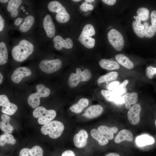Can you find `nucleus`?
I'll use <instances>...</instances> for the list:
<instances>
[{
    "label": "nucleus",
    "instance_id": "f257e3e1",
    "mask_svg": "<svg viewBox=\"0 0 156 156\" xmlns=\"http://www.w3.org/2000/svg\"><path fill=\"white\" fill-rule=\"evenodd\" d=\"M34 46L32 43L25 39L21 40L12 50V55L16 61L22 62L26 59L33 53Z\"/></svg>",
    "mask_w": 156,
    "mask_h": 156
},
{
    "label": "nucleus",
    "instance_id": "f03ea898",
    "mask_svg": "<svg viewBox=\"0 0 156 156\" xmlns=\"http://www.w3.org/2000/svg\"><path fill=\"white\" fill-rule=\"evenodd\" d=\"M64 129V125L61 122L53 120L44 125L41 128V131L44 135L48 134L51 138L56 139L60 136Z\"/></svg>",
    "mask_w": 156,
    "mask_h": 156
},
{
    "label": "nucleus",
    "instance_id": "7ed1b4c3",
    "mask_svg": "<svg viewBox=\"0 0 156 156\" xmlns=\"http://www.w3.org/2000/svg\"><path fill=\"white\" fill-rule=\"evenodd\" d=\"M36 88L37 92L31 94L27 100L28 104L33 108H37L39 105L40 98L48 97L50 93L49 89L43 84H38Z\"/></svg>",
    "mask_w": 156,
    "mask_h": 156
},
{
    "label": "nucleus",
    "instance_id": "20e7f679",
    "mask_svg": "<svg viewBox=\"0 0 156 156\" xmlns=\"http://www.w3.org/2000/svg\"><path fill=\"white\" fill-rule=\"evenodd\" d=\"M48 8L49 11L57 13L55 17L58 22L65 23L70 19L69 14L65 8L58 1H54L50 2L48 5Z\"/></svg>",
    "mask_w": 156,
    "mask_h": 156
},
{
    "label": "nucleus",
    "instance_id": "39448f33",
    "mask_svg": "<svg viewBox=\"0 0 156 156\" xmlns=\"http://www.w3.org/2000/svg\"><path fill=\"white\" fill-rule=\"evenodd\" d=\"M76 73H72L70 75L68 80L69 86L72 88L76 87L80 81H88L92 77L90 70L85 69L83 71L77 68L76 69Z\"/></svg>",
    "mask_w": 156,
    "mask_h": 156
},
{
    "label": "nucleus",
    "instance_id": "423d86ee",
    "mask_svg": "<svg viewBox=\"0 0 156 156\" xmlns=\"http://www.w3.org/2000/svg\"><path fill=\"white\" fill-rule=\"evenodd\" d=\"M107 38L109 42L116 50L120 51L123 49L125 44L123 38L118 30L111 29L107 34Z\"/></svg>",
    "mask_w": 156,
    "mask_h": 156
},
{
    "label": "nucleus",
    "instance_id": "0eeeda50",
    "mask_svg": "<svg viewBox=\"0 0 156 156\" xmlns=\"http://www.w3.org/2000/svg\"><path fill=\"white\" fill-rule=\"evenodd\" d=\"M62 63L59 59L52 60H44L41 61L39 64L40 69L46 73H54L61 67Z\"/></svg>",
    "mask_w": 156,
    "mask_h": 156
},
{
    "label": "nucleus",
    "instance_id": "6e6552de",
    "mask_svg": "<svg viewBox=\"0 0 156 156\" xmlns=\"http://www.w3.org/2000/svg\"><path fill=\"white\" fill-rule=\"evenodd\" d=\"M0 106L2 107V113L10 115L13 114L18 109L17 106L10 102L7 96L3 94L0 95Z\"/></svg>",
    "mask_w": 156,
    "mask_h": 156
},
{
    "label": "nucleus",
    "instance_id": "1a4fd4ad",
    "mask_svg": "<svg viewBox=\"0 0 156 156\" xmlns=\"http://www.w3.org/2000/svg\"><path fill=\"white\" fill-rule=\"evenodd\" d=\"M31 74V71L29 68L24 66L20 67L17 68L14 71L11 78L14 82L18 83L21 81L23 77L30 76Z\"/></svg>",
    "mask_w": 156,
    "mask_h": 156
},
{
    "label": "nucleus",
    "instance_id": "9d476101",
    "mask_svg": "<svg viewBox=\"0 0 156 156\" xmlns=\"http://www.w3.org/2000/svg\"><path fill=\"white\" fill-rule=\"evenodd\" d=\"M141 107L140 105L136 103L129 109L127 113L128 120L133 125L138 124L140 120V114Z\"/></svg>",
    "mask_w": 156,
    "mask_h": 156
},
{
    "label": "nucleus",
    "instance_id": "9b49d317",
    "mask_svg": "<svg viewBox=\"0 0 156 156\" xmlns=\"http://www.w3.org/2000/svg\"><path fill=\"white\" fill-rule=\"evenodd\" d=\"M53 40L54 47L57 50H60L62 47L70 49L73 47V42L70 38L64 40L61 36L57 35L55 36Z\"/></svg>",
    "mask_w": 156,
    "mask_h": 156
},
{
    "label": "nucleus",
    "instance_id": "f8f14e48",
    "mask_svg": "<svg viewBox=\"0 0 156 156\" xmlns=\"http://www.w3.org/2000/svg\"><path fill=\"white\" fill-rule=\"evenodd\" d=\"M43 26L47 36L49 38L53 37L55 34V28L51 16L47 14L43 20Z\"/></svg>",
    "mask_w": 156,
    "mask_h": 156
},
{
    "label": "nucleus",
    "instance_id": "ddd939ff",
    "mask_svg": "<svg viewBox=\"0 0 156 156\" xmlns=\"http://www.w3.org/2000/svg\"><path fill=\"white\" fill-rule=\"evenodd\" d=\"M88 135L86 131L82 129L74 136L73 140L75 146L79 148H82L86 145Z\"/></svg>",
    "mask_w": 156,
    "mask_h": 156
},
{
    "label": "nucleus",
    "instance_id": "4468645a",
    "mask_svg": "<svg viewBox=\"0 0 156 156\" xmlns=\"http://www.w3.org/2000/svg\"><path fill=\"white\" fill-rule=\"evenodd\" d=\"M103 107L99 105H92L86 109L83 116L86 118L91 119L97 117L103 112Z\"/></svg>",
    "mask_w": 156,
    "mask_h": 156
},
{
    "label": "nucleus",
    "instance_id": "2eb2a0df",
    "mask_svg": "<svg viewBox=\"0 0 156 156\" xmlns=\"http://www.w3.org/2000/svg\"><path fill=\"white\" fill-rule=\"evenodd\" d=\"M133 140V135L130 131L124 129L120 131L116 136L114 141L118 144L125 140L132 142Z\"/></svg>",
    "mask_w": 156,
    "mask_h": 156
},
{
    "label": "nucleus",
    "instance_id": "dca6fc26",
    "mask_svg": "<svg viewBox=\"0 0 156 156\" xmlns=\"http://www.w3.org/2000/svg\"><path fill=\"white\" fill-rule=\"evenodd\" d=\"M155 142V140L153 137L146 134L138 136L135 139L136 144L140 147L153 144Z\"/></svg>",
    "mask_w": 156,
    "mask_h": 156
},
{
    "label": "nucleus",
    "instance_id": "f3484780",
    "mask_svg": "<svg viewBox=\"0 0 156 156\" xmlns=\"http://www.w3.org/2000/svg\"><path fill=\"white\" fill-rule=\"evenodd\" d=\"M2 121L0 122L1 129L5 133H11L14 130L13 127L10 124V117L6 114H3L1 116Z\"/></svg>",
    "mask_w": 156,
    "mask_h": 156
},
{
    "label": "nucleus",
    "instance_id": "a211bd4d",
    "mask_svg": "<svg viewBox=\"0 0 156 156\" xmlns=\"http://www.w3.org/2000/svg\"><path fill=\"white\" fill-rule=\"evenodd\" d=\"M89 101L87 99L83 98L80 99L78 102L72 105L69 108L71 111L76 114L81 113L88 105Z\"/></svg>",
    "mask_w": 156,
    "mask_h": 156
},
{
    "label": "nucleus",
    "instance_id": "6ab92c4d",
    "mask_svg": "<svg viewBox=\"0 0 156 156\" xmlns=\"http://www.w3.org/2000/svg\"><path fill=\"white\" fill-rule=\"evenodd\" d=\"M125 100V107L127 109L131 108V105H134L138 100V94L135 92L126 93L123 96Z\"/></svg>",
    "mask_w": 156,
    "mask_h": 156
},
{
    "label": "nucleus",
    "instance_id": "aec40b11",
    "mask_svg": "<svg viewBox=\"0 0 156 156\" xmlns=\"http://www.w3.org/2000/svg\"><path fill=\"white\" fill-rule=\"evenodd\" d=\"M56 113L53 109L47 110L46 112L38 119V123L41 125H45L51 121L56 116Z\"/></svg>",
    "mask_w": 156,
    "mask_h": 156
},
{
    "label": "nucleus",
    "instance_id": "412c9836",
    "mask_svg": "<svg viewBox=\"0 0 156 156\" xmlns=\"http://www.w3.org/2000/svg\"><path fill=\"white\" fill-rule=\"evenodd\" d=\"M98 130L101 133L106 135L109 140H112L114 138V134L116 133L118 128L116 127H109L105 125H101L98 128Z\"/></svg>",
    "mask_w": 156,
    "mask_h": 156
},
{
    "label": "nucleus",
    "instance_id": "4be33fe9",
    "mask_svg": "<svg viewBox=\"0 0 156 156\" xmlns=\"http://www.w3.org/2000/svg\"><path fill=\"white\" fill-rule=\"evenodd\" d=\"M22 2L21 0H10L8 1L7 9L9 12H11L12 17H15L17 16L18 8Z\"/></svg>",
    "mask_w": 156,
    "mask_h": 156
},
{
    "label": "nucleus",
    "instance_id": "5701e85b",
    "mask_svg": "<svg viewBox=\"0 0 156 156\" xmlns=\"http://www.w3.org/2000/svg\"><path fill=\"white\" fill-rule=\"evenodd\" d=\"M92 137L98 142L99 144L101 146H104L108 142L107 138L104 134L100 132L98 130L93 129L90 132Z\"/></svg>",
    "mask_w": 156,
    "mask_h": 156
},
{
    "label": "nucleus",
    "instance_id": "b1692460",
    "mask_svg": "<svg viewBox=\"0 0 156 156\" xmlns=\"http://www.w3.org/2000/svg\"><path fill=\"white\" fill-rule=\"evenodd\" d=\"M118 62L128 69H131L134 67L133 62L126 56L123 54H118L115 57Z\"/></svg>",
    "mask_w": 156,
    "mask_h": 156
},
{
    "label": "nucleus",
    "instance_id": "393cba45",
    "mask_svg": "<svg viewBox=\"0 0 156 156\" xmlns=\"http://www.w3.org/2000/svg\"><path fill=\"white\" fill-rule=\"evenodd\" d=\"M99 65L102 68L110 70L118 69L120 66L115 61L103 59L99 62Z\"/></svg>",
    "mask_w": 156,
    "mask_h": 156
},
{
    "label": "nucleus",
    "instance_id": "a878e982",
    "mask_svg": "<svg viewBox=\"0 0 156 156\" xmlns=\"http://www.w3.org/2000/svg\"><path fill=\"white\" fill-rule=\"evenodd\" d=\"M34 18L32 15H29L25 19L24 21L20 25L19 29L22 32L28 31L34 24Z\"/></svg>",
    "mask_w": 156,
    "mask_h": 156
},
{
    "label": "nucleus",
    "instance_id": "bb28decb",
    "mask_svg": "<svg viewBox=\"0 0 156 156\" xmlns=\"http://www.w3.org/2000/svg\"><path fill=\"white\" fill-rule=\"evenodd\" d=\"M78 40L87 48H92L94 46L95 40L91 37L85 36L81 34L78 38Z\"/></svg>",
    "mask_w": 156,
    "mask_h": 156
},
{
    "label": "nucleus",
    "instance_id": "cd10ccee",
    "mask_svg": "<svg viewBox=\"0 0 156 156\" xmlns=\"http://www.w3.org/2000/svg\"><path fill=\"white\" fill-rule=\"evenodd\" d=\"M16 143V140L13 135L10 133H5L0 136V145L4 146L6 143L14 145Z\"/></svg>",
    "mask_w": 156,
    "mask_h": 156
},
{
    "label": "nucleus",
    "instance_id": "c85d7f7f",
    "mask_svg": "<svg viewBox=\"0 0 156 156\" xmlns=\"http://www.w3.org/2000/svg\"><path fill=\"white\" fill-rule=\"evenodd\" d=\"M8 58V52L6 44L3 42H1L0 43V65L6 64Z\"/></svg>",
    "mask_w": 156,
    "mask_h": 156
},
{
    "label": "nucleus",
    "instance_id": "c756f323",
    "mask_svg": "<svg viewBox=\"0 0 156 156\" xmlns=\"http://www.w3.org/2000/svg\"><path fill=\"white\" fill-rule=\"evenodd\" d=\"M118 75V74L116 72H110L100 77L98 79L97 82L100 83L113 81L117 78Z\"/></svg>",
    "mask_w": 156,
    "mask_h": 156
},
{
    "label": "nucleus",
    "instance_id": "7c9ffc66",
    "mask_svg": "<svg viewBox=\"0 0 156 156\" xmlns=\"http://www.w3.org/2000/svg\"><path fill=\"white\" fill-rule=\"evenodd\" d=\"M133 30L139 37L142 38L144 36L145 29L143 25L140 23L134 21L132 23Z\"/></svg>",
    "mask_w": 156,
    "mask_h": 156
},
{
    "label": "nucleus",
    "instance_id": "2f4dec72",
    "mask_svg": "<svg viewBox=\"0 0 156 156\" xmlns=\"http://www.w3.org/2000/svg\"><path fill=\"white\" fill-rule=\"evenodd\" d=\"M95 31L93 26L90 24H87L83 27L81 33L82 35L89 37L94 35Z\"/></svg>",
    "mask_w": 156,
    "mask_h": 156
},
{
    "label": "nucleus",
    "instance_id": "473e14b6",
    "mask_svg": "<svg viewBox=\"0 0 156 156\" xmlns=\"http://www.w3.org/2000/svg\"><path fill=\"white\" fill-rule=\"evenodd\" d=\"M137 14L142 21L147 20L149 17V11L145 8L141 7L139 8L137 10Z\"/></svg>",
    "mask_w": 156,
    "mask_h": 156
},
{
    "label": "nucleus",
    "instance_id": "72a5a7b5",
    "mask_svg": "<svg viewBox=\"0 0 156 156\" xmlns=\"http://www.w3.org/2000/svg\"><path fill=\"white\" fill-rule=\"evenodd\" d=\"M144 36L146 38H151L156 32V28L152 25H149L144 27Z\"/></svg>",
    "mask_w": 156,
    "mask_h": 156
},
{
    "label": "nucleus",
    "instance_id": "f704fd0d",
    "mask_svg": "<svg viewBox=\"0 0 156 156\" xmlns=\"http://www.w3.org/2000/svg\"><path fill=\"white\" fill-rule=\"evenodd\" d=\"M101 93L107 101L108 102L113 101L115 96L112 91L102 90L101 91Z\"/></svg>",
    "mask_w": 156,
    "mask_h": 156
},
{
    "label": "nucleus",
    "instance_id": "c9c22d12",
    "mask_svg": "<svg viewBox=\"0 0 156 156\" xmlns=\"http://www.w3.org/2000/svg\"><path fill=\"white\" fill-rule=\"evenodd\" d=\"M43 150L39 146H35L30 149V156H43Z\"/></svg>",
    "mask_w": 156,
    "mask_h": 156
},
{
    "label": "nucleus",
    "instance_id": "e433bc0d",
    "mask_svg": "<svg viewBox=\"0 0 156 156\" xmlns=\"http://www.w3.org/2000/svg\"><path fill=\"white\" fill-rule=\"evenodd\" d=\"M47 110L43 107H38L33 111V116L35 118H38L41 117L46 112Z\"/></svg>",
    "mask_w": 156,
    "mask_h": 156
},
{
    "label": "nucleus",
    "instance_id": "4c0bfd02",
    "mask_svg": "<svg viewBox=\"0 0 156 156\" xmlns=\"http://www.w3.org/2000/svg\"><path fill=\"white\" fill-rule=\"evenodd\" d=\"M155 74H156V67L151 66L146 67V75L149 79L153 78Z\"/></svg>",
    "mask_w": 156,
    "mask_h": 156
},
{
    "label": "nucleus",
    "instance_id": "58836bf2",
    "mask_svg": "<svg viewBox=\"0 0 156 156\" xmlns=\"http://www.w3.org/2000/svg\"><path fill=\"white\" fill-rule=\"evenodd\" d=\"M80 9L83 12H86L89 10H92L94 7L91 4H88L86 2L82 3L80 6Z\"/></svg>",
    "mask_w": 156,
    "mask_h": 156
},
{
    "label": "nucleus",
    "instance_id": "ea45409f",
    "mask_svg": "<svg viewBox=\"0 0 156 156\" xmlns=\"http://www.w3.org/2000/svg\"><path fill=\"white\" fill-rule=\"evenodd\" d=\"M127 91V89L126 88H117L112 91L114 95L117 96H121L124 94H125Z\"/></svg>",
    "mask_w": 156,
    "mask_h": 156
},
{
    "label": "nucleus",
    "instance_id": "a19ab883",
    "mask_svg": "<svg viewBox=\"0 0 156 156\" xmlns=\"http://www.w3.org/2000/svg\"><path fill=\"white\" fill-rule=\"evenodd\" d=\"M120 85L118 81H115L109 83L106 86L107 88L109 90H113L117 88Z\"/></svg>",
    "mask_w": 156,
    "mask_h": 156
},
{
    "label": "nucleus",
    "instance_id": "79ce46f5",
    "mask_svg": "<svg viewBox=\"0 0 156 156\" xmlns=\"http://www.w3.org/2000/svg\"><path fill=\"white\" fill-rule=\"evenodd\" d=\"M113 102L117 105L122 104L124 103L125 100L123 96H115Z\"/></svg>",
    "mask_w": 156,
    "mask_h": 156
},
{
    "label": "nucleus",
    "instance_id": "37998d69",
    "mask_svg": "<svg viewBox=\"0 0 156 156\" xmlns=\"http://www.w3.org/2000/svg\"><path fill=\"white\" fill-rule=\"evenodd\" d=\"M30 149L28 148H24L20 151L19 156H29L30 155Z\"/></svg>",
    "mask_w": 156,
    "mask_h": 156
},
{
    "label": "nucleus",
    "instance_id": "c03bdc74",
    "mask_svg": "<svg viewBox=\"0 0 156 156\" xmlns=\"http://www.w3.org/2000/svg\"><path fill=\"white\" fill-rule=\"evenodd\" d=\"M151 21L152 25L156 28V11H153L151 14Z\"/></svg>",
    "mask_w": 156,
    "mask_h": 156
},
{
    "label": "nucleus",
    "instance_id": "a18cd8bd",
    "mask_svg": "<svg viewBox=\"0 0 156 156\" xmlns=\"http://www.w3.org/2000/svg\"><path fill=\"white\" fill-rule=\"evenodd\" d=\"M61 156H75L74 152L70 150H67L64 152Z\"/></svg>",
    "mask_w": 156,
    "mask_h": 156
},
{
    "label": "nucleus",
    "instance_id": "49530a36",
    "mask_svg": "<svg viewBox=\"0 0 156 156\" xmlns=\"http://www.w3.org/2000/svg\"><path fill=\"white\" fill-rule=\"evenodd\" d=\"M102 1L104 3L110 5H114L116 1V0H103Z\"/></svg>",
    "mask_w": 156,
    "mask_h": 156
},
{
    "label": "nucleus",
    "instance_id": "de8ad7c7",
    "mask_svg": "<svg viewBox=\"0 0 156 156\" xmlns=\"http://www.w3.org/2000/svg\"><path fill=\"white\" fill-rule=\"evenodd\" d=\"M128 82L129 81L128 80H125L123 81L122 83L120 84L117 88H125L128 84Z\"/></svg>",
    "mask_w": 156,
    "mask_h": 156
},
{
    "label": "nucleus",
    "instance_id": "09e8293b",
    "mask_svg": "<svg viewBox=\"0 0 156 156\" xmlns=\"http://www.w3.org/2000/svg\"><path fill=\"white\" fill-rule=\"evenodd\" d=\"M4 22L1 15H0V31H2L4 27Z\"/></svg>",
    "mask_w": 156,
    "mask_h": 156
},
{
    "label": "nucleus",
    "instance_id": "8fccbe9b",
    "mask_svg": "<svg viewBox=\"0 0 156 156\" xmlns=\"http://www.w3.org/2000/svg\"><path fill=\"white\" fill-rule=\"evenodd\" d=\"M23 20V19L19 17L17 18L14 21V23L15 25L17 26L19 25L22 22Z\"/></svg>",
    "mask_w": 156,
    "mask_h": 156
},
{
    "label": "nucleus",
    "instance_id": "3c124183",
    "mask_svg": "<svg viewBox=\"0 0 156 156\" xmlns=\"http://www.w3.org/2000/svg\"><path fill=\"white\" fill-rule=\"evenodd\" d=\"M105 156H120V155L117 153H111L107 154Z\"/></svg>",
    "mask_w": 156,
    "mask_h": 156
},
{
    "label": "nucleus",
    "instance_id": "603ef678",
    "mask_svg": "<svg viewBox=\"0 0 156 156\" xmlns=\"http://www.w3.org/2000/svg\"><path fill=\"white\" fill-rule=\"evenodd\" d=\"M135 18L136 21L141 23V20L140 18L138 16H136L135 17Z\"/></svg>",
    "mask_w": 156,
    "mask_h": 156
},
{
    "label": "nucleus",
    "instance_id": "864d4df0",
    "mask_svg": "<svg viewBox=\"0 0 156 156\" xmlns=\"http://www.w3.org/2000/svg\"><path fill=\"white\" fill-rule=\"evenodd\" d=\"M3 77L1 73H0V83L1 84L2 83Z\"/></svg>",
    "mask_w": 156,
    "mask_h": 156
},
{
    "label": "nucleus",
    "instance_id": "5fc2aeb1",
    "mask_svg": "<svg viewBox=\"0 0 156 156\" xmlns=\"http://www.w3.org/2000/svg\"><path fill=\"white\" fill-rule=\"evenodd\" d=\"M8 1V0H0V2L3 3H5L7 2Z\"/></svg>",
    "mask_w": 156,
    "mask_h": 156
},
{
    "label": "nucleus",
    "instance_id": "6e6d98bb",
    "mask_svg": "<svg viewBox=\"0 0 156 156\" xmlns=\"http://www.w3.org/2000/svg\"><path fill=\"white\" fill-rule=\"evenodd\" d=\"M94 0H85V2L87 3H91L94 1Z\"/></svg>",
    "mask_w": 156,
    "mask_h": 156
},
{
    "label": "nucleus",
    "instance_id": "4d7b16f0",
    "mask_svg": "<svg viewBox=\"0 0 156 156\" xmlns=\"http://www.w3.org/2000/svg\"><path fill=\"white\" fill-rule=\"evenodd\" d=\"M73 1L75 2H79L81 1L80 0H73Z\"/></svg>",
    "mask_w": 156,
    "mask_h": 156
},
{
    "label": "nucleus",
    "instance_id": "13d9d810",
    "mask_svg": "<svg viewBox=\"0 0 156 156\" xmlns=\"http://www.w3.org/2000/svg\"><path fill=\"white\" fill-rule=\"evenodd\" d=\"M155 126H156V120H155Z\"/></svg>",
    "mask_w": 156,
    "mask_h": 156
},
{
    "label": "nucleus",
    "instance_id": "bf43d9fd",
    "mask_svg": "<svg viewBox=\"0 0 156 156\" xmlns=\"http://www.w3.org/2000/svg\"><path fill=\"white\" fill-rule=\"evenodd\" d=\"M135 17H136L135 16H134V18H135Z\"/></svg>",
    "mask_w": 156,
    "mask_h": 156
}]
</instances>
